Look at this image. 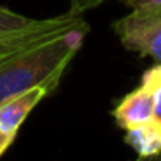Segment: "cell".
Returning <instances> with one entry per match:
<instances>
[{"instance_id": "7", "label": "cell", "mask_w": 161, "mask_h": 161, "mask_svg": "<svg viewBox=\"0 0 161 161\" xmlns=\"http://www.w3.org/2000/svg\"><path fill=\"white\" fill-rule=\"evenodd\" d=\"M102 2H104V0H69V11L68 12L81 16L85 11H90V9L97 7Z\"/></svg>"}, {"instance_id": "6", "label": "cell", "mask_w": 161, "mask_h": 161, "mask_svg": "<svg viewBox=\"0 0 161 161\" xmlns=\"http://www.w3.org/2000/svg\"><path fill=\"white\" fill-rule=\"evenodd\" d=\"M33 19L26 18L23 14L11 11L7 7H0V35L9 31H14V30H21L25 26H28Z\"/></svg>"}, {"instance_id": "4", "label": "cell", "mask_w": 161, "mask_h": 161, "mask_svg": "<svg viewBox=\"0 0 161 161\" xmlns=\"http://www.w3.org/2000/svg\"><path fill=\"white\" fill-rule=\"evenodd\" d=\"M54 85H36V87L30 88V90L23 92V94L16 95L14 99L4 102L0 106V130L5 132L7 135L16 137L28 118V114L35 109V106L40 101L47 97L50 92H54Z\"/></svg>"}, {"instance_id": "12", "label": "cell", "mask_w": 161, "mask_h": 161, "mask_svg": "<svg viewBox=\"0 0 161 161\" xmlns=\"http://www.w3.org/2000/svg\"><path fill=\"white\" fill-rule=\"evenodd\" d=\"M14 56V54H12ZM7 57H11V56H5V57H0V61H4V59H7Z\"/></svg>"}, {"instance_id": "1", "label": "cell", "mask_w": 161, "mask_h": 161, "mask_svg": "<svg viewBox=\"0 0 161 161\" xmlns=\"http://www.w3.org/2000/svg\"><path fill=\"white\" fill-rule=\"evenodd\" d=\"M87 31L88 25L80 26L0 61V106L36 85L57 87Z\"/></svg>"}, {"instance_id": "5", "label": "cell", "mask_w": 161, "mask_h": 161, "mask_svg": "<svg viewBox=\"0 0 161 161\" xmlns=\"http://www.w3.org/2000/svg\"><path fill=\"white\" fill-rule=\"evenodd\" d=\"M125 142L139 156H153L161 153V121L151 118L149 121L126 130Z\"/></svg>"}, {"instance_id": "8", "label": "cell", "mask_w": 161, "mask_h": 161, "mask_svg": "<svg viewBox=\"0 0 161 161\" xmlns=\"http://www.w3.org/2000/svg\"><path fill=\"white\" fill-rule=\"evenodd\" d=\"M132 9H161V0H121Z\"/></svg>"}, {"instance_id": "2", "label": "cell", "mask_w": 161, "mask_h": 161, "mask_svg": "<svg viewBox=\"0 0 161 161\" xmlns=\"http://www.w3.org/2000/svg\"><path fill=\"white\" fill-rule=\"evenodd\" d=\"M113 30L125 49L161 64V9H132L113 25Z\"/></svg>"}, {"instance_id": "9", "label": "cell", "mask_w": 161, "mask_h": 161, "mask_svg": "<svg viewBox=\"0 0 161 161\" xmlns=\"http://www.w3.org/2000/svg\"><path fill=\"white\" fill-rule=\"evenodd\" d=\"M14 139H16V137L7 135L5 132H2V130H0V156L7 151V147L12 144V140H14Z\"/></svg>"}, {"instance_id": "10", "label": "cell", "mask_w": 161, "mask_h": 161, "mask_svg": "<svg viewBox=\"0 0 161 161\" xmlns=\"http://www.w3.org/2000/svg\"><path fill=\"white\" fill-rule=\"evenodd\" d=\"M154 118L161 121V81L156 90V101H154Z\"/></svg>"}, {"instance_id": "11", "label": "cell", "mask_w": 161, "mask_h": 161, "mask_svg": "<svg viewBox=\"0 0 161 161\" xmlns=\"http://www.w3.org/2000/svg\"><path fill=\"white\" fill-rule=\"evenodd\" d=\"M137 161H161V153L153 154V156H139Z\"/></svg>"}, {"instance_id": "3", "label": "cell", "mask_w": 161, "mask_h": 161, "mask_svg": "<svg viewBox=\"0 0 161 161\" xmlns=\"http://www.w3.org/2000/svg\"><path fill=\"white\" fill-rule=\"evenodd\" d=\"M161 81V64L153 66L149 71L144 73L142 83L137 90L130 92L128 95L119 101L114 108V116L118 126L130 130L144 121L154 118V101H156V90Z\"/></svg>"}]
</instances>
